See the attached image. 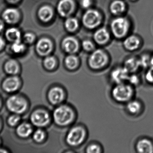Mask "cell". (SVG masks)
Wrapping results in <instances>:
<instances>
[{"mask_svg": "<svg viewBox=\"0 0 153 153\" xmlns=\"http://www.w3.org/2000/svg\"><path fill=\"white\" fill-rule=\"evenodd\" d=\"M52 120L60 127H66L72 125L76 118V114L72 107L62 103L56 106L52 114Z\"/></svg>", "mask_w": 153, "mask_h": 153, "instance_id": "6da1fadb", "label": "cell"}, {"mask_svg": "<svg viewBox=\"0 0 153 153\" xmlns=\"http://www.w3.org/2000/svg\"><path fill=\"white\" fill-rule=\"evenodd\" d=\"M112 99L119 103H127L135 95L134 86L127 82L115 84L111 91Z\"/></svg>", "mask_w": 153, "mask_h": 153, "instance_id": "7a4b0ae2", "label": "cell"}, {"mask_svg": "<svg viewBox=\"0 0 153 153\" xmlns=\"http://www.w3.org/2000/svg\"><path fill=\"white\" fill-rule=\"evenodd\" d=\"M87 137L86 129L83 126L77 125L70 128L65 136V142L71 147H77L82 145Z\"/></svg>", "mask_w": 153, "mask_h": 153, "instance_id": "3957f363", "label": "cell"}, {"mask_svg": "<svg viewBox=\"0 0 153 153\" xmlns=\"http://www.w3.org/2000/svg\"><path fill=\"white\" fill-rule=\"evenodd\" d=\"M108 63V57L101 49L94 50L89 57L88 64L93 71H100L106 67Z\"/></svg>", "mask_w": 153, "mask_h": 153, "instance_id": "277c9868", "label": "cell"}, {"mask_svg": "<svg viewBox=\"0 0 153 153\" xmlns=\"http://www.w3.org/2000/svg\"><path fill=\"white\" fill-rule=\"evenodd\" d=\"M30 121L32 125L39 128H44L48 126L52 120V114L48 110L39 109L33 111L30 116Z\"/></svg>", "mask_w": 153, "mask_h": 153, "instance_id": "5b68a950", "label": "cell"}, {"mask_svg": "<svg viewBox=\"0 0 153 153\" xmlns=\"http://www.w3.org/2000/svg\"><path fill=\"white\" fill-rule=\"evenodd\" d=\"M66 95L64 89L59 85H55L48 90L47 93L48 100L51 105L57 106L64 103Z\"/></svg>", "mask_w": 153, "mask_h": 153, "instance_id": "8992f818", "label": "cell"}, {"mask_svg": "<svg viewBox=\"0 0 153 153\" xmlns=\"http://www.w3.org/2000/svg\"><path fill=\"white\" fill-rule=\"evenodd\" d=\"M7 108L16 114L24 113L27 107V103L25 99L20 96L14 95L9 98L6 102Z\"/></svg>", "mask_w": 153, "mask_h": 153, "instance_id": "52a82bcc", "label": "cell"}, {"mask_svg": "<svg viewBox=\"0 0 153 153\" xmlns=\"http://www.w3.org/2000/svg\"><path fill=\"white\" fill-rule=\"evenodd\" d=\"M128 21L124 18H118L112 21L111 28L114 36L117 38H122L126 35L128 31Z\"/></svg>", "mask_w": 153, "mask_h": 153, "instance_id": "ba28073f", "label": "cell"}, {"mask_svg": "<svg viewBox=\"0 0 153 153\" xmlns=\"http://www.w3.org/2000/svg\"><path fill=\"white\" fill-rule=\"evenodd\" d=\"M101 17L97 11L89 10L84 14L82 22L84 25L89 28L92 29L98 26L100 23Z\"/></svg>", "mask_w": 153, "mask_h": 153, "instance_id": "9c48e42d", "label": "cell"}, {"mask_svg": "<svg viewBox=\"0 0 153 153\" xmlns=\"http://www.w3.org/2000/svg\"><path fill=\"white\" fill-rule=\"evenodd\" d=\"M130 74L123 66H117L113 68L110 72L111 81L115 84L127 82Z\"/></svg>", "mask_w": 153, "mask_h": 153, "instance_id": "30bf717a", "label": "cell"}, {"mask_svg": "<svg viewBox=\"0 0 153 153\" xmlns=\"http://www.w3.org/2000/svg\"><path fill=\"white\" fill-rule=\"evenodd\" d=\"M53 49V44L50 40L43 38L39 40L36 46V50L41 56L46 57Z\"/></svg>", "mask_w": 153, "mask_h": 153, "instance_id": "8fae6325", "label": "cell"}, {"mask_svg": "<svg viewBox=\"0 0 153 153\" xmlns=\"http://www.w3.org/2000/svg\"><path fill=\"white\" fill-rule=\"evenodd\" d=\"M74 9L73 0H61L57 5V10L62 17L69 16Z\"/></svg>", "mask_w": 153, "mask_h": 153, "instance_id": "7c38bea8", "label": "cell"}, {"mask_svg": "<svg viewBox=\"0 0 153 153\" xmlns=\"http://www.w3.org/2000/svg\"><path fill=\"white\" fill-rule=\"evenodd\" d=\"M2 17L7 23L15 24L19 21L20 13L16 8H7L3 13Z\"/></svg>", "mask_w": 153, "mask_h": 153, "instance_id": "4fadbf2b", "label": "cell"}, {"mask_svg": "<svg viewBox=\"0 0 153 153\" xmlns=\"http://www.w3.org/2000/svg\"><path fill=\"white\" fill-rule=\"evenodd\" d=\"M20 86V81L16 76H11L6 78L2 84L4 90L7 93H12L18 90Z\"/></svg>", "mask_w": 153, "mask_h": 153, "instance_id": "5bb4252c", "label": "cell"}, {"mask_svg": "<svg viewBox=\"0 0 153 153\" xmlns=\"http://www.w3.org/2000/svg\"><path fill=\"white\" fill-rule=\"evenodd\" d=\"M62 46L64 50L68 54H74L78 50V42L73 37H68L65 38Z\"/></svg>", "mask_w": 153, "mask_h": 153, "instance_id": "9a60e30c", "label": "cell"}, {"mask_svg": "<svg viewBox=\"0 0 153 153\" xmlns=\"http://www.w3.org/2000/svg\"><path fill=\"white\" fill-rule=\"evenodd\" d=\"M137 151L141 153H153V142L148 138H143L137 142Z\"/></svg>", "mask_w": 153, "mask_h": 153, "instance_id": "2e32d148", "label": "cell"}, {"mask_svg": "<svg viewBox=\"0 0 153 153\" xmlns=\"http://www.w3.org/2000/svg\"><path fill=\"white\" fill-rule=\"evenodd\" d=\"M124 66L130 74L135 73L141 67L140 59L130 57L126 60Z\"/></svg>", "mask_w": 153, "mask_h": 153, "instance_id": "e0dca14e", "label": "cell"}, {"mask_svg": "<svg viewBox=\"0 0 153 153\" xmlns=\"http://www.w3.org/2000/svg\"><path fill=\"white\" fill-rule=\"evenodd\" d=\"M64 64L67 70L70 71H75L79 67V59L74 54H70L65 57Z\"/></svg>", "mask_w": 153, "mask_h": 153, "instance_id": "ac0fdd59", "label": "cell"}, {"mask_svg": "<svg viewBox=\"0 0 153 153\" xmlns=\"http://www.w3.org/2000/svg\"><path fill=\"white\" fill-rule=\"evenodd\" d=\"M143 105L139 101L132 100L127 102L126 109L128 112L132 115H138L143 110Z\"/></svg>", "mask_w": 153, "mask_h": 153, "instance_id": "d6986e66", "label": "cell"}, {"mask_svg": "<svg viewBox=\"0 0 153 153\" xmlns=\"http://www.w3.org/2000/svg\"><path fill=\"white\" fill-rule=\"evenodd\" d=\"M33 132L32 126L28 123H23L20 125L16 129L17 134L20 137L26 138L28 137Z\"/></svg>", "mask_w": 153, "mask_h": 153, "instance_id": "ffe728a7", "label": "cell"}, {"mask_svg": "<svg viewBox=\"0 0 153 153\" xmlns=\"http://www.w3.org/2000/svg\"><path fill=\"white\" fill-rule=\"evenodd\" d=\"M53 15V11L52 8L48 5L41 7L39 10L38 16L42 21L47 22L50 20Z\"/></svg>", "mask_w": 153, "mask_h": 153, "instance_id": "44dd1931", "label": "cell"}, {"mask_svg": "<svg viewBox=\"0 0 153 153\" xmlns=\"http://www.w3.org/2000/svg\"><path fill=\"white\" fill-rule=\"evenodd\" d=\"M140 42L139 39L134 36L128 37L124 42L125 48L128 50L134 51L139 47Z\"/></svg>", "mask_w": 153, "mask_h": 153, "instance_id": "7402d4cb", "label": "cell"}, {"mask_svg": "<svg viewBox=\"0 0 153 153\" xmlns=\"http://www.w3.org/2000/svg\"><path fill=\"white\" fill-rule=\"evenodd\" d=\"M5 37L8 40L13 43L21 41V34L18 29L15 28H10L5 32Z\"/></svg>", "mask_w": 153, "mask_h": 153, "instance_id": "603a6c76", "label": "cell"}, {"mask_svg": "<svg viewBox=\"0 0 153 153\" xmlns=\"http://www.w3.org/2000/svg\"><path fill=\"white\" fill-rule=\"evenodd\" d=\"M109 38L108 32L104 28L98 30L94 33V39L97 43L104 44L108 41Z\"/></svg>", "mask_w": 153, "mask_h": 153, "instance_id": "cb8c5ba5", "label": "cell"}, {"mask_svg": "<svg viewBox=\"0 0 153 153\" xmlns=\"http://www.w3.org/2000/svg\"><path fill=\"white\" fill-rule=\"evenodd\" d=\"M43 65L47 71L49 72L54 71L57 67V60L55 57L53 56H47L44 59Z\"/></svg>", "mask_w": 153, "mask_h": 153, "instance_id": "d4e9b609", "label": "cell"}, {"mask_svg": "<svg viewBox=\"0 0 153 153\" xmlns=\"http://www.w3.org/2000/svg\"><path fill=\"white\" fill-rule=\"evenodd\" d=\"M4 70L9 74H17L19 71V64L14 60H10L7 61L4 65Z\"/></svg>", "mask_w": 153, "mask_h": 153, "instance_id": "484cf974", "label": "cell"}, {"mask_svg": "<svg viewBox=\"0 0 153 153\" xmlns=\"http://www.w3.org/2000/svg\"><path fill=\"white\" fill-rule=\"evenodd\" d=\"M110 10L113 14H120L125 10V3L120 0H116L111 4Z\"/></svg>", "mask_w": 153, "mask_h": 153, "instance_id": "4316f807", "label": "cell"}, {"mask_svg": "<svg viewBox=\"0 0 153 153\" xmlns=\"http://www.w3.org/2000/svg\"><path fill=\"white\" fill-rule=\"evenodd\" d=\"M46 137L45 132L42 129L39 128L34 132L33 135V138L34 141L37 143H43Z\"/></svg>", "mask_w": 153, "mask_h": 153, "instance_id": "83f0119b", "label": "cell"}, {"mask_svg": "<svg viewBox=\"0 0 153 153\" xmlns=\"http://www.w3.org/2000/svg\"><path fill=\"white\" fill-rule=\"evenodd\" d=\"M65 26L67 30L73 32L75 31L78 27V22L75 18H69L66 19Z\"/></svg>", "mask_w": 153, "mask_h": 153, "instance_id": "f1b7e54d", "label": "cell"}, {"mask_svg": "<svg viewBox=\"0 0 153 153\" xmlns=\"http://www.w3.org/2000/svg\"><path fill=\"white\" fill-rule=\"evenodd\" d=\"M85 152L87 153H100L102 152V150L100 145L96 143H92L87 146Z\"/></svg>", "mask_w": 153, "mask_h": 153, "instance_id": "f546056e", "label": "cell"}, {"mask_svg": "<svg viewBox=\"0 0 153 153\" xmlns=\"http://www.w3.org/2000/svg\"><path fill=\"white\" fill-rule=\"evenodd\" d=\"M12 50L16 54L23 53L25 50V46L20 41L13 42L11 46Z\"/></svg>", "mask_w": 153, "mask_h": 153, "instance_id": "4dcf8cb0", "label": "cell"}, {"mask_svg": "<svg viewBox=\"0 0 153 153\" xmlns=\"http://www.w3.org/2000/svg\"><path fill=\"white\" fill-rule=\"evenodd\" d=\"M127 83L131 84L133 86L138 85L140 83V79L138 75L135 73L130 75L128 80Z\"/></svg>", "mask_w": 153, "mask_h": 153, "instance_id": "1f68e13d", "label": "cell"}, {"mask_svg": "<svg viewBox=\"0 0 153 153\" xmlns=\"http://www.w3.org/2000/svg\"><path fill=\"white\" fill-rule=\"evenodd\" d=\"M20 120V117L18 114L11 116L8 119V123L11 126H15L19 123Z\"/></svg>", "mask_w": 153, "mask_h": 153, "instance_id": "d6a6232c", "label": "cell"}, {"mask_svg": "<svg viewBox=\"0 0 153 153\" xmlns=\"http://www.w3.org/2000/svg\"><path fill=\"white\" fill-rule=\"evenodd\" d=\"M151 59L149 58L148 56L144 55L140 58V63L141 67L146 68L151 64Z\"/></svg>", "mask_w": 153, "mask_h": 153, "instance_id": "836d02e7", "label": "cell"}, {"mask_svg": "<svg viewBox=\"0 0 153 153\" xmlns=\"http://www.w3.org/2000/svg\"><path fill=\"white\" fill-rule=\"evenodd\" d=\"M82 46L83 48L85 51H92L94 49V45L93 44L92 42H91L90 40H85L83 41Z\"/></svg>", "mask_w": 153, "mask_h": 153, "instance_id": "e575fe53", "label": "cell"}, {"mask_svg": "<svg viewBox=\"0 0 153 153\" xmlns=\"http://www.w3.org/2000/svg\"><path fill=\"white\" fill-rule=\"evenodd\" d=\"M36 37L33 33L27 32L24 36V41L28 44H31L35 41Z\"/></svg>", "mask_w": 153, "mask_h": 153, "instance_id": "d590c367", "label": "cell"}, {"mask_svg": "<svg viewBox=\"0 0 153 153\" xmlns=\"http://www.w3.org/2000/svg\"><path fill=\"white\" fill-rule=\"evenodd\" d=\"M146 78L148 82L153 84V66L150 67L146 72Z\"/></svg>", "mask_w": 153, "mask_h": 153, "instance_id": "8d00e7d4", "label": "cell"}, {"mask_svg": "<svg viewBox=\"0 0 153 153\" xmlns=\"http://www.w3.org/2000/svg\"><path fill=\"white\" fill-rule=\"evenodd\" d=\"M91 3V0H81V4L83 8H88L90 7Z\"/></svg>", "mask_w": 153, "mask_h": 153, "instance_id": "74e56055", "label": "cell"}, {"mask_svg": "<svg viewBox=\"0 0 153 153\" xmlns=\"http://www.w3.org/2000/svg\"><path fill=\"white\" fill-rule=\"evenodd\" d=\"M5 46V42L4 40L0 37V51L3 49Z\"/></svg>", "mask_w": 153, "mask_h": 153, "instance_id": "f35d334b", "label": "cell"}, {"mask_svg": "<svg viewBox=\"0 0 153 153\" xmlns=\"http://www.w3.org/2000/svg\"><path fill=\"white\" fill-rule=\"evenodd\" d=\"M8 3L12 4H15L19 2L20 0H6Z\"/></svg>", "mask_w": 153, "mask_h": 153, "instance_id": "ab89813d", "label": "cell"}, {"mask_svg": "<svg viewBox=\"0 0 153 153\" xmlns=\"http://www.w3.org/2000/svg\"><path fill=\"white\" fill-rule=\"evenodd\" d=\"M4 27V24L3 21L1 20L0 19V32L3 30Z\"/></svg>", "mask_w": 153, "mask_h": 153, "instance_id": "60d3db41", "label": "cell"}, {"mask_svg": "<svg viewBox=\"0 0 153 153\" xmlns=\"http://www.w3.org/2000/svg\"><path fill=\"white\" fill-rule=\"evenodd\" d=\"M7 152H6L5 150H3V149H0V153H7Z\"/></svg>", "mask_w": 153, "mask_h": 153, "instance_id": "b9f144b4", "label": "cell"}, {"mask_svg": "<svg viewBox=\"0 0 153 153\" xmlns=\"http://www.w3.org/2000/svg\"><path fill=\"white\" fill-rule=\"evenodd\" d=\"M151 65L152 66H153V57L151 59Z\"/></svg>", "mask_w": 153, "mask_h": 153, "instance_id": "7bdbcfd3", "label": "cell"}, {"mask_svg": "<svg viewBox=\"0 0 153 153\" xmlns=\"http://www.w3.org/2000/svg\"><path fill=\"white\" fill-rule=\"evenodd\" d=\"M1 121H0V128H1Z\"/></svg>", "mask_w": 153, "mask_h": 153, "instance_id": "ee69618b", "label": "cell"}, {"mask_svg": "<svg viewBox=\"0 0 153 153\" xmlns=\"http://www.w3.org/2000/svg\"><path fill=\"white\" fill-rule=\"evenodd\" d=\"M0 106H1V101H0Z\"/></svg>", "mask_w": 153, "mask_h": 153, "instance_id": "f6af8a7d", "label": "cell"}, {"mask_svg": "<svg viewBox=\"0 0 153 153\" xmlns=\"http://www.w3.org/2000/svg\"><path fill=\"white\" fill-rule=\"evenodd\" d=\"M0 143H1V140H0Z\"/></svg>", "mask_w": 153, "mask_h": 153, "instance_id": "bcb514c9", "label": "cell"}, {"mask_svg": "<svg viewBox=\"0 0 153 153\" xmlns=\"http://www.w3.org/2000/svg\"><path fill=\"white\" fill-rule=\"evenodd\" d=\"M132 1H134V0H132Z\"/></svg>", "mask_w": 153, "mask_h": 153, "instance_id": "7dc6e473", "label": "cell"}]
</instances>
